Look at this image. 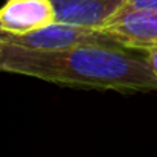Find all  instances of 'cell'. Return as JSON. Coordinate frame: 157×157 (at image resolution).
<instances>
[{
	"instance_id": "6da1fadb",
	"label": "cell",
	"mask_w": 157,
	"mask_h": 157,
	"mask_svg": "<svg viewBox=\"0 0 157 157\" xmlns=\"http://www.w3.org/2000/svg\"><path fill=\"white\" fill-rule=\"evenodd\" d=\"M0 72L82 90H113L122 95L157 92V76L145 52L124 46L32 49L0 43Z\"/></svg>"
},
{
	"instance_id": "7a4b0ae2",
	"label": "cell",
	"mask_w": 157,
	"mask_h": 157,
	"mask_svg": "<svg viewBox=\"0 0 157 157\" xmlns=\"http://www.w3.org/2000/svg\"><path fill=\"white\" fill-rule=\"evenodd\" d=\"M98 31L124 48L148 52L157 49V11L116 14Z\"/></svg>"
},
{
	"instance_id": "3957f363",
	"label": "cell",
	"mask_w": 157,
	"mask_h": 157,
	"mask_svg": "<svg viewBox=\"0 0 157 157\" xmlns=\"http://www.w3.org/2000/svg\"><path fill=\"white\" fill-rule=\"evenodd\" d=\"M56 23L98 29L113 18L127 0H52Z\"/></svg>"
},
{
	"instance_id": "277c9868",
	"label": "cell",
	"mask_w": 157,
	"mask_h": 157,
	"mask_svg": "<svg viewBox=\"0 0 157 157\" xmlns=\"http://www.w3.org/2000/svg\"><path fill=\"white\" fill-rule=\"evenodd\" d=\"M131 11H157V0H127L117 14Z\"/></svg>"
},
{
	"instance_id": "5b68a950",
	"label": "cell",
	"mask_w": 157,
	"mask_h": 157,
	"mask_svg": "<svg viewBox=\"0 0 157 157\" xmlns=\"http://www.w3.org/2000/svg\"><path fill=\"white\" fill-rule=\"evenodd\" d=\"M145 55H147V59H148V63H150L154 75L157 76V49H151V51L145 52Z\"/></svg>"
}]
</instances>
